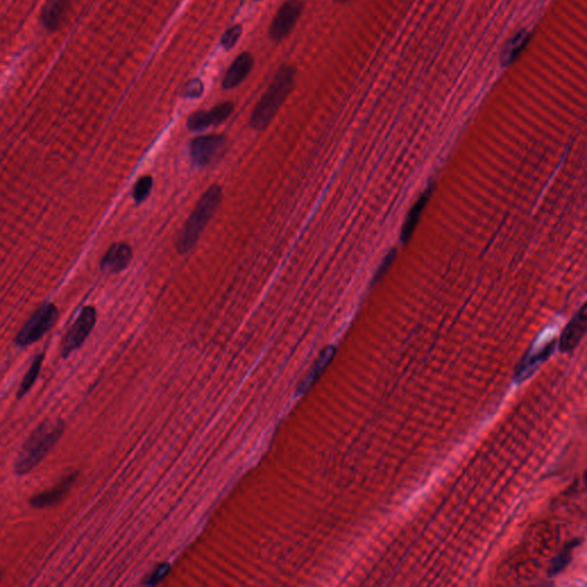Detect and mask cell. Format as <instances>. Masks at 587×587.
<instances>
[{
  "mask_svg": "<svg viewBox=\"0 0 587 587\" xmlns=\"http://www.w3.org/2000/svg\"><path fill=\"white\" fill-rule=\"evenodd\" d=\"M336 1H340V3H347V1H350V0H336Z\"/></svg>",
  "mask_w": 587,
  "mask_h": 587,
  "instance_id": "obj_25",
  "label": "cell"
},
{
  "mask_svg": "<svg viewBox=\"0 0 587 587\" xmlns=\"http://www.w3.org/2000/svg\"><path fill=\"white\" fill-rule=\"evenodd\" d=\"M72 0H49L44 8L43 22L49 30H56L65 24L72 10Z\"/></svg>",
  "mask_w": 587,
  "mask_h": 587,
  "instance_id": "obj_13",
  "label": "cell"
},
{
  "mask_svg": "<svg viewBox=\"0 0 587 587\" xmlns=\"http://www.w3.org/2000/svg\"><path fill=\"white\" fill-rule=\"evenodd\" d=\"M59 317V312L54 304L47 303L40 308H37L36 312L30 317L26 325L22 327L17 338V343L21 348L31 345L35 342L40 341L47 331H51L53 326L56 325V320Z\"/></svg>",
  "mask_w": 587,
  "mask_h": 587,
  "instance_id": "obj_4",
  "label": "cell"
},
{
  "mask_svg": "<svg viewBox=\"0 0 587 587\" xmlns=\"http://www.w3.org/2000/svg\"><path fill=\"white\" fill-rule=\"evenodd\" d=\"M553 347H554V345L552 343V345H548L546 348L543 349L539 354L531 356V357L525 358L524 361H522V364L518 366V371H516V381L518 382H522L525 379H528L534 373L537 366L547 359L548 356L553 352Z\"/></svg>",
  "mask_w": 587,
  "mask_h": 587,
  "instance_id": "obj_16",
  "label": "cell"
},
{
  "mask_svg": "<svg viewBox=\"0 0 587 587\" xmlns=\"http://www.w3.org/2000/svg\"><path fill=\"white\" fill-rule=\"evenodd\" d=\"M528 40L529 36L524 33V31H522L520 35L514 37V38L511 40V43L506 47L505 51H504V54H502L504 63H509L515 59L518 53L521 52L523 47H524V45L527 44V42H528Z\"/></svg>",
  "mask_w": 587,
  "mask_h": 587,
  "instance_id": "obj_18",
  "label": "cell"
},
{
  "mask_svg": "<svg viewBox=\"0 0 587 587\" xmlns=\"http://www.w3.org/2000/svg\"><path fill=\"white\" fill-rule=\"evenodd\" d=\"M569 561V556L567 555V552L565 553H562L559 558L555 559L554 562H553V565H552V572L555 574V572H559V571L562 570V568Z\"/></svg>",
  "mask_w": 587,
  "mask_h": 587,
  "instance_id": "obj_24",
  "label": "cell"
},
{
  "mask_svg": "<svg viewBox=\"0 0 587 587\" xmlns=\"http://www.w3.org/2000/svg\"><path fill=\"white\" fill-rule=\"evenodd\" d=\"M431 193H433V188H427L407 215L406 220L404 222L403 229H402V234H400L402 242H407L411 239V236L413 234L415 227L420 220L421 213L424 210L428 201L431 197Z\"/></svg>",
  "mask_w": 587,
  "mask_h": 587,
  "instance_id": "obj_14",
  "label": "cell"
},
{
  "mask_svg": "<svg viewBox=\"0 0 587 587\" xmlns=\"http://www.w3.org/2000/svg\"><path fill=\"white\" fill-rule=\"evenodd\" d=\"M295 79V69L289 65L282 66L276 72L274 78L263 94L250 117V125L255 130H264L269 126L273 118L292 92Z\"/></svg>",
  "mask_w": 587,
  "mask_h": 587,
  "instance_id": "obj_2",
  "label": "cell"
},
{
  "mask_svg": "<svg viewBox=\"0 0 587 587\" xmlns=\"http://www.w3.org/2000/svg\"><path fill=\"white\" fill-rule=\"evenodd\" d=\"M0 579H1V571H0Z\"/></svg>",
  "mask_w": 587,
  "mask_h": 587,
  "instance_id": "obj_26",
  "label": "cell"
},
{
  "mask_svg": "<svg viewBox=\"0 0 587 587\" xmlns=\"http://www.w3.org/2000/svg\"><path fill=\"white\" fill-rule=\"evenodd\" d=\"M44 361V354H38L36 358L33 359V364L30 365L29 370L24 375V380L21 382L20 388L17 390V398L21 399L24 398L33 387V384L36 382L37 377L40 375V370H42V365Z\"/></svg>",
  "mask_w": 587,
  "mask_h": 587,
  "instance_id": "obj_17",
  "label": "cell"
},
{
  "mask_svg": "<svg viewBox=\"0 0 587 587\" xmlns=\"http://www.w3.org/2000/svg\"><path fill=\"white\" fill-rule=\"evenodd\" d=\"M302 12L303 3L301 0H287L282 3L270 26L271 38L280 42L288 36L295 28Z\"/></svg>",
  "mask_w": 587,
  "mask_h": 587,
  "instance_id": "obj_7",
  "label": "cell"
},
{
  "mask_svg": "<svg viewBox=\"0 0 587 587\" xmlns=\"http://www.w3.org/2000/svg\"><path fill=\"white\" fill-rule=\"evenodd\" d=\"M227 148V138L223 135H200L190 141V160L195 167L213 165L223 158Z\"/></svg>",
  "mask_w": 587,
  "mask_h": 587,
  "instance_id": "obj_5",
  "label": "cell"
},
{
  "mask_svg": "<svg viewBox=\"0 0 587 587\" xmlns=\"http://www.w3.org/2000/svg\"><path fill=\"white\" fill-rule=\"evenodd\" d=\"M76 477H77V474L72 472L70 475L63 479V481L59 484H56L52 489L33 495V498L30 499V505L35 509H47V507H52V506L59 504L63 500V497L69 491L72 484L75 482Z\"/></svg>",
  "mask_w": 587,
  "mask_h": 587,
  "instance_id": "obj_10",
  "label": "cell"
},
{
  "mask_svg": "<svg viewBox=\"0 0 587 587\" xmlns=\"http://www.w3.org/2000/svg\"><path fill=\"white\" fill-rule=\"evenodd\" d=\"M65 431V423L60 419H49L40 423L21 449L14 472L17 475H26L36 468L49 451L58 443Z\"/></svg>",
  "mask_w": 587,
  "mask_h": 587,
  "instance_id": "obj_1",
  "label": "cell"
},
{
  "mask_svg": "<svg viewBox=\"0 0 587 587\" xmlns=\"http://www.w3.org/2000/svg\"><path fill=\"white\" fill-rule=\"evenodd\" d=\"M131 259V247L126 243H114L102 258L101 267L106 272H121L128 267Z\"/></svg>",
  "mask_w": 587,
  "mask_h": 587,
  "instance_id": "obj_12",
  "label": "cell"
},
{
  "mask_svg": "<svg viewBox=\"0 0 587 587\" xmlns=\"http://www.w3.org/2000/svg\"><path fill=\"white\" fill-rule=\"evenodd\" d=\"M335 348L333 345L327 347V348L322 352L318 361H315V366L312 367L311 371L306 375V379L299 383V394H304L310 388L313 386L315 381L318 380L319 377L322 374V372L325 371L326 367L329 366L331 359L334 357Z\"/></svg>",
  "mask_w": 587,
  "mask_h": 587,
  "instance_id": "obj_15",
  "label": "cell"
},
{
  "mask_svg": "<svg viewBox=\"0 0 587 587\" xmlns=\"http://www.w3.org/2000/svg\"><path fill=\"white\" fill-rule=\"evenodd\" d=\"M169 571H170V565L169 564L163 563L161 565H158V569L149 576L144 585L154 586V585L158 584L169 574Z\"/></svg>",
  "mask_w": 587,
  "mask_h": 587,
  "instance_id": "obj_22",
  "label": "cell"
},
{
  "mask_svg": "<svg viewBox=\"0 0 587 587\" xmlns=\"http://www.w3.org/2000/svg\"><path fill=\"white\" fill-rule=\"evenodd\" d=\"M97 322V312L93 306H85L79 313L74 325L67 333L63 345V357L67 358L72 352L82 347L86 338H89Z\"/></svg>",
  "mask_w": 587,
  "mask_h": 587,
  "instance_id": "obj_6",
  "label": "cell"
},
{
  "mask_svg": "<svg viewBox=\"0 0 587 587\" xmlns=\"http://www.w3.org/2000/svg\"><path fill=\"white\" fill-rule=\"evenodd\" d=\"M395 257H396V250H391L390 253L388 254L387 257L383 259V262L381 263V265L379 266V269L375 273L374 279H373L374 282L379 281L384 276V273L387 272L391 264L394 263Z\"/></svg>",
  "mask_w": 587,
  "mask_h": 587,
  "instance_id": "obj_23",
  "label": "cell"
},
{
  "mask_svg": "<svg viewBox=\"0 0 587 587\" xmlns=\"http://www.w3.org/2000/svg\"><path fill=\"white\" fill-rule=\"evenodd\" d=\"M241 33H242V28H241L240 24L231 26L230 29H227L225 31L223 37H222V40H220L222 47L225 49H233L235 47V44L238 43V40H240Z\"/></svg>",
  "mask_w": 587,
  "mask_h": 587,
  "instance_id": "obj_20",
  "label": "cell"
},
{
  "mask_svg": "<svg viewBox=\"0 0 587 587\" xmlns=\"http://www.w3.org/2000/svg\"><path fill=\"white\" fill-rule=\"evenodd\" d=\"M151 188H153V178L149 176H144L141 177L137 183H135V188H133V199L135 202H144L147 199L148 195L151 194Z\"/></svg>",
  "mask_w": 587,
  "mask_h": 587,
  "instance_id": "obj_19",
  "label": "cell"
},
{
  "mask_svg": "<svg viewBox=\"0 0 587 587\" xmlns=\"http://www.w3.org/2000/svg\"><path fill=\"white\" fill-rule=\"evenodd\" d=\"M232 102H223L215 106L210 110H199L192 114L188 119V128L190 131H204L206 129L220 125L226 121L233 113Z\"/></svg>",
  "mask_w": 587,
  "mask_h": 587,
  "instance_id": "obj_8",
  "label": "cell"
},
{
  "mask_svg": "<svg viewBox=\"0 0 587 587\" xmlns=\"http://www.w3.org/2000/svg\"><path fill=\"white\" fill-rule=\"evenodd\" d=\"M254 67V56L249 52H243L238 56L223 78L224 89H234L249 75Z\"/></svg>",
  "mask_w": 587,
  "mask_h": 587,
  "instance_id": "obj_11",
  "label": "cell"
},
{
  "mask_svg": "<svg viewBox=\"0 0 587 587\" xmlns=\"http://www.w3.org/2000/svg\"><path fill=\"white\" fill-rule=\"evenodd\" d=\"M222 199L223 190L218 185H213L204 192L178 238L177 249L179 253L186 254L193 249L201 234L213 218V213L220 207Z\"/></svg>",
  "mask_w": 587,
  "mask_h": 587,
  "instance_id": "obj_3",
  "label": "cell"
},
{
  "mask_svg": "<svg viewBox=\"0 0 587 587\" xmlns=\"http://www.w3.org/2000/svg\"><path fill=\"white\" fill-rule=\"evenodd\" d=\"M586 331V306H581V310L574 318L571 319L567 327L562 331L559 348L561 352H570L574 350Z\"/></svg>",
  "mask_w": 587,
  "mask_h": 587,
  "instance_id": "obj_9",
  "label": "cell"
},
{
  "mask_svg": "<svg viewBox=\"0 0 587 587\" xmlns=\"http://www.w3.org/2000/svg\"><path fill=\"white\" fill-rule=\"evenodd\" d=\"M204 83L201 82L200 79H192L185 86L184 95L186 98H199L204 93Z\"/></svg>",
  "mask_w": 587,
  "mask_h": 587,
  "instance_id": "obj_21",
  "label": "cell"
}]
</instances>
